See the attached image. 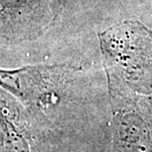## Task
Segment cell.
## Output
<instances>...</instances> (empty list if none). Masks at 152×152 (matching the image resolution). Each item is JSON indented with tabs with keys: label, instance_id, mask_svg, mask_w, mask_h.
<instances>
[{
	"label": "cell",
	"instance_id": "6da1fadb",
	"mask_svg": "<svg viewBox=\"0 0 152 152\" xmlns=\"http://www.w3.org/2000/svg\"><path fill=\"white\" fill-rule=\"evenodd\" d=\"M1 152H31V138L18 115L0 98Z\"/></svg>",
	"mask_w": 152,
	"mask_h": 152
}]
</instances>
